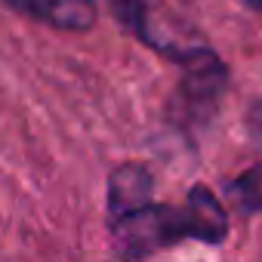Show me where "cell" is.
Segmentation results:
<instances>
[{
  "mask_svg": "<svg viewBox=\"0 0 262 262\" xmlns=\"http://www.w3.org/2000/svg\"><path fill=\"white\" fill-rule=\"evenodd\" d=\"M228 210L207 185H191L182 204H148L117 222H108L114 253L126 262L167 250L182 241H201L219 247L228 237Z\"/></svg>",
  "mask_w": 262,
  "mask_h": 262,
  "instance_id": "cell-1",
  "label": "cell"
},
{
  "mask_svg": "<svg viewBox=\"0 0 262 262\" xmlns=\"http://www.w3.org/2000/svg\"><path fill=\"white\" fill-rule=\"evenodd\" d=\"M179 68H182V77L170 99V117L182 129L194 133V129H204L216 117L231 74H228V65L219 59V53L210 50L207 43H198L179 62Z\"/></svg>",
  "mask_w": 262,
  "mask_h": 262,
  "instance_id": "cell-2",
  "label": "cell"
},
{
  "mask_svg": "<svg viewBox=\"0 0 262 262\" xmlns=\"http://www.w3.org/2000/svg\"><path fill=\"white\" fill-rule=\"evenodd\" d=\"M4 4L47 28L65 31V34H86L96 19L99 7L96 0H4Z\"/></svg>",
  "mask_w": 262,
  "mask_h": 262,
  "instance_id": "cell-3",
  "label": "cell"
},
{
  "mask_svg": "<svg viewBox=\"0 0 262 262\" xmlns=\"http://www.w3.org/2000/svg\"><path fill=\"white\" fill-rule=\"evenodd\" d=\"M155 201V176L142 164H117L108 173V194L105 210L108 222H117L129 213H136Z\"/></svg>",
  "mask_w": 262,
  "mask_h": 262,
  "instance_id": "cell-4",
  "label": "cell"
},
{
  "mask_svg": "<svg viewBox=\"0 0 262 262\" xmlns=\"http://www.w3.org/2000/svg\"><path fill=\"white\" fill-rule=\"evenodd\" d=\"M225 201L231 204L234 213L241 216H256L262 213V164L244 170L241 176L225 182Z\"/></svg>",
  "mask_w": 262,
  "mask_h": 262,
  "instance_id": "cell-5",
  "label": "cell"
},
{
  "mask_svg": "<svg viewBox=\"0 0 262 262\" xmlns=\"http://www.w3.org/2000/svg\"><path fill=\"white\" fill-rule=\"evenodd\" d=\"M250 123H253V129L262 136V102L259 105H253V114H250Z\"/></svg>",
  "mask_w": 262,
  "mask_h": 262,
  "instance_id": "cell-6",
  "label": "cell"
},
{
  "mask_svg": "<svg viewBox=\"0 0 262 262\" xmlns=\"http://www.w3.org/2000/svg\"><path fill=\"white\" fill-rule=\"evenodd\" d=\"M244 4H247L253 13H262V0H244Z\"/></svg>",
  "mask_w": 262,
  "mask_h": 262,
  "instance_id": "cell-7",
  "label": "cell"
}]
</instances>
